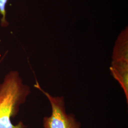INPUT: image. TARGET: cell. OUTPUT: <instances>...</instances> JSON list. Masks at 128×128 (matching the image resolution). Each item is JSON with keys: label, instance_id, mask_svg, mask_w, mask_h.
<instances>
[{"label": "cell", "instance_id": "obj_1", "mask_svg": "<svg viewBox=\"0 0 128 128\" xmlns=\"http://www.w3.org/2000/svg\"><path fill=\"white\" fill-rule=\"evenodd\" d=\"M30 88L24 84L17 71H11L5 76L0 83V128H26L22 122L12 123L30 94Z\"/></svg>", "mask_w": 128, "mask_h": 128}, {"label": "cell", "instance_id": "obj_2", "mask_svg": "<svg viewBox=\"0 0 128 128\" xmlns=\"http://www.w3.org/2000/svg\"><path fill=\"white\" fill-rule=\"evenodd\" d=\"M34 87L45 95L51 106L50 116L43 118L44 128H81V124L76 120L74 115L67 114L64 96H51L41 88L37 81Z\"/></svg>", "mask_w": 128, "mask_h": 128}, {"label": "cell", "instance_id": "obj_3", "mask_svg": "<svg viewBox=\"0 0 128 128\" xmlns=\"http://www.w3.org/2000/svg\"><path fill=\"white\" fill-rule=\"evenodd\" d=\"M110 70L113 78L118 82L123 89L128 104V62L112 61Z\"/></svg>", "mask_w": 128, "mask_h": 128}, {"label": "cell", "instance_id": "obj_4", "mask_svg": "<svg viewBox=\"0 0 128 128\" xmlns=\"http://www.w3.org/2000/svg\"><path fill=\"white\" fill-rule=\"evenodd\" d=\"M113 61L128 62V27L119 33L115 42L112 55Z\"/></svg>", "mask_w": 128, "mask_h": 128}, {"label": "cell", "instance_id": "obj_5", "mask_svg": "<svg viewBox=\"0 0 128 128\" xmlns=\"http://www.w3.org/2000/svg\"><path fill=\"white\" fill-rule=\"evenodd\" d=\"M8 0H0V15H1L0 25L2 27L8 26V22L6 18V5Z\"/></svg>", "mask_w": 128, "mask_h": 128}]
</instances>
